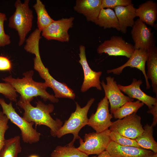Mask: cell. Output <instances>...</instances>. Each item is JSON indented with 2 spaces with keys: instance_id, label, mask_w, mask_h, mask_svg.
I'll return each mask as SVG.
<instances>
[{
  "instance_id": "6da1fadb",
  "label": "cell",
  "mask_w": 157,
  "mask_h": 157,
  "mask_svg": "<svg viewBox=\"0 0 157 157\" xmlns=\"http://www.w3.org/2000/svg\"><path fill=\"white\" fill-rule=\"evenodd\" d=\"M36 106H33L31 101L20 97L17 104L24 110L23 118L27 122H33L36 126L44 125L50 129L51 135L56 136L63 122L59 119H54L50 114L53 112L54 107L52 104H45L40 101L36 102Z\"/></svg>"
},
{
  "instance_id": "7a4b0ae2",
  "label": "cell",
  "mask_w": 157,
  "mask_h": 157,
  "mask_svg": "<svg viewBox=\"0 0 157 157\" xmlns=\"http://www.w3.org/2000/svg\"><path fill=\"white\" fill-rule=\"evenodd\" d=\"M33 71L30 70L24 73V77L21 78H15L10 76L2 79L10 84L20 94V97L23 99L31 102L34 97L40 96L45 101L48 100L53 103H57L58 98L47 91L48 87L44 82L33 80Z\"/></svg>"
},
{
  "instance_id": "3957f363",
  "label": "cell",
  "mask_w": 157,
  "mask_h": 157,
  "mask_svg": "<svg viewBox=\"0 0 157 157\" xmlns=\"http://www.w3.org/2000/svg\"><path fill=\"white\" fill-rule=\"evenodd\" d=\"M30 0H25L22 3L17 0L15 3V10L9 18L8 26L15 29L19 36L18 45H22L26 40V37L31 31L33 16L29 7Z\"/></svg>"
},
{
  "instance_id": "277c9868",
  "label": "cell",
  "mask_w": 157,
  "mask_h": 157,
  "mask_svg": "<svg viewBox=\"0 0 157 157\" xmlns=\"http://www.w3.org/2000/svg\"><path fill=\"white\" fill-rule=\"evenodd\" d=\"M95 99L91 98L86 105L81 108L77 102H76L75 111L71 113L69 118L65 122L64 124L58 131L56 136L60 138L67 134H72L74 137L69 144L73 145L76 140L81 138L79 132L82 128L88 125L89 119L87 115L90 108L93 104Z\"/></svg>"
},
{
  "instance_id": "5b68a950",
  "label": "cell",
  "mask_w": 157,
  "mask_h": 157,
  "mask_svg": "<svg viewBox=\"0 0 157 157\" xmlns=\"http://www.w3.org/2000/svg\"><path fill=\"white\" fill-rule=\"evenodd\" d=\"M0 105L3 113L20 130L22 138L24 142L32 144L39 141L41 134L33 128L34 123L28 122L21 117L13 107L12 101L8 104L3 99L0 98Z\"/></svg>"
},
{
  "instance_id": "8992f818",
  "label": "cell",
  "mask_w": 157,
  "mask_h": 157,
  "mask_svg": "<svg viewBox=\"0 0 157 157\" xmlns=\"http://www.w3.org/2000/svg\"><path fill=\"white\" fill-rule=\"evenodd\" d=\"M34 68L44 80L47 86L52 88L56 98L75 99V94L74 91L65 83L58 82L50 75L48 69L43 63L40 56H35L34 58Z\"/></svg>"
},
{
  "instance_id": "52a82bcc",
  "label": "cell",
  "mask_w": 157,
  "mask_h": 157,
  "mask_svg": "<svg viewBox=\"0 0 157 157\" xmlns=\"http://www.w3.org/2000/svg\"><path fill=\"white\" fill-rule=\"evenodd\" d=\"M109 129L100 132H93L85 134L83 140L81 138L80 146L77 149L87 155H98L106 150L111 141Z\"/></svg>"
},
{
  "instance_id": "ba28073f",
  "label": "cell",
  "mask_w": 157,
  "mask_h": 157,
  "mask_svg": "<svg viewBox=\"0 0 157 157\" xmlns=\"http://www.w3.org/2000/svg\"><path fill=\"white\" fill-rule=\"evenodd\" d=\"M109 129L133 139L137 138L144 131L141 118L135 113L113 122Z\"/></svg>"
},
{
  "instance_id": "9c48e42d",
  "label": "cell",
  "mask_w": 157,
  "mask_h": 157,
  "mask_svg": "<svg viewBox=\"0 0 157 157\" xmlns=\"http://www.w3.org/2000/svg\"><path fill=\"white\" fill-rule=\"evenodd\" d=\"M134 46L120 36H113L110 40H105L98 47V53H103L110 56H123L129 58L134 51Z\"/></svg>"
},
{
  "instance_id": "30bf717a",
  "label": "cell",
  "mask_w": 157,
  "mask_h": 157,
  "mask_svg": "<svg viewBox=\"0 0 157 157\" xmlns=\"http://www.w3.org/2000/svg\"><path fill=\"white\" fill-rule=\"evenodd\" d=\"M131 33L135 49L147 51L155 46L154 33L139 18L135 21Z\"/></svg>"
},
{
  "instance_id": "8fae6325",
  "label": "cell",
  "mask_w": 157,
  "mask_h": 157,
  "mask_svg": "<svg viewBox=\"0 0 157 157\" xmlns=\"http://www.w3.org/2000/svg\"><path fill=\"white\" fill-rule=\"evenodd\" d=\"M109 101L105 96L98 103L96 111L88 119V125L96 132H100L108 129L113 122L112 114L109 112Z\"/></svg>"
},
{
  "instance_id": "7c38bea8",
  "label": "cell",
  "mask_w": 157,
  "mask_h": 157,
  "mask_svg": "<svg viewBox=\"0 0 157 157\" xmlns=\"http://www.w3.org/2000/svg\"><path fill=\"white\" fill-rule=\"evenodd\" d=\"M74 17L63 18L54 20L42 31V35L48 40H55L61 42H68L69 40L68 33L69 29L73 25Z\"/></svg>"
},
{
  "instance_id": "4fadbf2b",
  "label": "cell",
  "mask_w": 157,
  "mask_h": 157,
  "mask_svg": "<svg viewBox=\"0 0 157 157\" xmlns=\"http://www.w3.org/2000/svg\"><path fill=\"white\" fill-rule=\"evenodd\" d=\"M106 84L103 80L101 85L110 106V112L112 114L117 109L127 102L133 101L134 99L124 95L118 86L114 78L110 76L106 77Z\"/></svg>"
},
{
  "instance_id": "5bb4252c",
  "label": "cell",
  "mask_w": 157,
  "mask_h": 157,
  "mask_svg": "<svg viewBox=\"0 0 157 157\" xmlns=\"http://www.w3.org/2000/svg\"><path fill=\"white\" fill-rule=\"evenodd\" d=\"M79 51V55L80 59L78 62L82 66L84 74L83 81L81 88V91L84 92L92 87L101 90L102 87L100 78L102 72L94 71L90 68L87 60L85 46L80 45Z\"/></svg>"
},
{
  "instance_id": "9a60e30c",
  "label": "cell",
  "mask_w": 157,
  "mask_h": 157,
  "mask_svg": "<svg viewBox=\"0 0 157 157\" xmlns=\"http://www.w3.org/2000/svg\"><path fill=\"white\" fill-rule=\"evenodd\" d=\"M147 56V51L140 49H135L129 60L125 63L116 68L108 70L107 72L108 74L112 73L114 74L119 75L126 67H129L135 68L142 72L145 80L146 89H149L151 85L147 76L145 68Z\"/></svg>"
},
{
  "instance_id": "2e32d148",
  "label": "cell",
  "mask_w": 157,
  "mask_h": 157,
  "mask_svg": "<svg viewBox=\"0 0 157 157\" xmlns=\"http://www.w3.org/2000/svg\"><path fill=\"white\" fill-rule=\"evenodd\" d=\"M142 83L141 80H137L133 78L130 85L124 86L118 84V86L121 91L129 97L137 99L147 106L149 109L157 103V97L149 96L141 90L140 86Z\"/></svg>"
},
{
  "instance_id": "e0dca14e",
  "label": "cell",
  "mask_w": 157,
  "mask_h": 157,
  "mask_svg": "<svg viewBox=\"0 0 157 157\" xmlns=\"http://www.w3.org/2000/svg\"><path fill=\"white\" fill-rule=\"evenodd\" d=\"M106 150L114 157H151L154 153L142 148L120 145L112 141Z\"/></svg>"
},
{
  "instance_id": "ac0fdd59",
  "label": "cell",
  "mask_w": 157,
  "mask_h": 157,
  "mask_svg": "<svg viewBox=\"0 0 157 157\" xmlns=\"http://www.w3.org/2000/svg\"><path fill=\"white\" fill-rule=\"evenodd\" d=\"M101 1L102 0H77L74 9L85 16L88 21L94 22L102 8Z\"/></svg>"
},
{
  "instance_id": "d6986e66",
  "label": "cell",
  "mask_w": 157,
  "mask_h": 157,
  "mask_svg": "<svg viewBox=\"0 0 157 157\" xmlns=\"http://www.w3.org/2000/svg\"><path fill=\"white\" fill-rule=\"evenodd\" d=\"M114 9L119 22L120 31L125 33L127 27H132L134 24V19L137 17L136 8L131 3L126 6L115 7Z\"/></svg>"
},
{
  "instance_id": "ffe728a7",
  "label": "cell",
  "mask_w": 157,
  "mask_h": 157,
  "mask_svg": "<svg viewBox=\"0 0 157 157\" xmlns=\"http://www.w3.org/2000/svg\"><path fill=\"white\" fill-rule=\"evenodd\" d=\"M135 13L140 21L154 27L157 18V4L152 0H148L136 8Z\"/></svg>"
},
{
  "instance_id": "44dd1931",
  "label": "cell",
  "mask_w": 157,
  "mask_h": 157,
  "mask_svg": "<svg viewBox=\"0 0 157 157\" xmlns=\"http://www.w3.org/2000/svg\"><path fill=\"white\" fill-rule=\"evenodd\" d=\"M147 71L146 73L147 78L151 81L153 92L157 97V48L155 46L147 51Z\"/></svg>"
},
{
  "instance_id": "7402d4cb",
  "label": "cell",
  "mask_w": 157,
  "mask_h": 157,
  "mask_svg": "<svg viewBox=\"0 0 157 157\" xmlns=\"http://www.w3.org/2000/svg\"><path fill=\"white\" fill-rule=\"evenodd\" d=\"M94 23L104 29L112 28L120 31L118 19L115 12L111 9L101 8Z\"/></svg>"
},
{
  "instance_id": "603a6c76",
  "label": "cell",
  "mask_w": 157,
  "mask_h": 157,
  "mask_svg": "<svg viewBox=\"0 0 157 157\" xmlns=\"http://www.w3.org/2000/svg\"><path fill=\"white\" fill-rule=\"evenodd\" d=\"M143 128V132L135 140L142 148L157 153V142L153 137V127L147 124Z\"/></svg>"
},
{
  "instance_id": "cb8c5ba5",
  "label": "cell",
  "mask_w": 157,
  "mask_h": 157,
  "mask_svg": "<svg viewBox=\"0 0 157 157\" xmlns=\"http://www.w3.org/2000/svg\"><path fill=\"white\" fill-rule=\"evenodd\" d=\"M21 151L20 137L16 136L6 139L0 150V157H18V154Z\"/></svg>"
},
{
  "instance_id": "d4e9b609",
  "label": "cell",
  "mask_w": 157,
  "mask_h": 157,
  "mask_svg": "<svg viewBox=\"0 0 157 157\" xmlns=\"http://www.w3.org/2000/svg\"><path fill=\"white\" fill-rule=\"evenodd\" d=\"M37 15L38 29L41 32L53 20L49 15L45 5L40 0H37L33 6Z\"/></svg>"
},
{
  "instance_id": "484cf974",
  "label": "cell",
  "mask_w": 157,
  "mask_h": 157,
  "mask_svg": "<svg viewBox=\"0 0 157 157\" xmlns=\"http://www.w3.org/2000/svg\"><path fill=\"white\" fill-rule=\"evenodd\" d=\"M144 104L138 100L127 102L113 113V116L115 119H122L133 113H136Z\"/></svg>"
},
{
  "instance_id": "4316f807",
  "label": "cell",
  "mask_w": 157,
  "mask_h": 157,
  "mask_svg": "<svg viewBox=\"0 0 157 157\" xmlns=\"http://www.w3.org/2000/svg\"><path fill=\"white\" fill-rule=\"evenodd\" d=\"M50 157H88V156L75 148L74 145L68 144L64 146H57Z\"/></svg>"
},
{
  "instance_id": "83f0119b",
  "label": "cell",
  "mask_w": 157,
  "mask_h": 157,
  "mask_svg": "<svg viewBox=\"0 0 157 157\" xmlns=\"http://www.w3.org/2000/svg\"><path fill=\"white\" fill-rule=\"evenodd\" d=\"M109 136L111 141L119 145L131 146L142 148L138 145L135 139L127 138L116 132L110 131Z\"/></svg>"
},
{
  "instance_id": "f1b7e54d",
  "label": "cell",
  "mask_w": 157,
  "mask_h": 157,
  "mask_svg": "<svg viewBox=\"0 0 157 157\" xmlns=\"http://www.w3.org/2000/svg\"><path fill=\"white\" fill-rule=\"evenodd\" d=\"M0 93L3 94L11 101H17V95L15 89L8 83H0Z\"/></svg>"
},
{
  "instance_id": "f546056e",
  "label": "cell",
  "mask_w": 157,
  "mask_h": 157,
  "mask_svg": "<svg viewBox=\"0 0 157 157\" xmlns=\"http://www.w3.org/2000/svg\"><path fill=\"white\" fill-rule=\"evenodd\" d=\"M7 19L5 14L0 10V47L9 44L11 43L10 37L6 34L4 30V23Z\"/></svg>"
},
{
  "instance_id": "4dcf8cb0",
  "label": "cell",
  "mask_w": 157,
  "mask_h": 157,
  "mask_svg": "<svg viewBox=\"0 0 157 157\" xmlns=\"http://www.w3.org/2000/svg\"><path fill=\"white\" fill-rule=\"evenodd\" d=\"M9 119L2 111H0V150L3 145L6 139L5 133L9 128Z\"/></svg>"
},
{
  "instance_id": "1f68e13d",
  "label": "cell",
  "mask_w": 157,
  "mask_h": 157,
  "mask_svg": "<svg viewBox=\"0 0 157 157\" xmlns=\"http://www.w3.org/2000/svg\"><path fill=\"white\" fill-rule=\"evenodd\" d=\"M132 3L131 0H102V8H114L118 6H126Z\"/></svg>"
},
{
  "instance_id": "d6a6232c",
  "label": "cell",
  "mask_w": 157,
  "mask_h": 157,
  "mask_svg": "<svg viewBox=\"0 0 157 157\" xmlns=\"http://www.w3.org/2000/svg\"><path fill=\"white\" fill-rule=\"evenodd\" d=\"M12 67V64L9 59L0 55V71H10Z\"/></svg>"
},
{
  "instance_id": "836d02e7",
  "label": "cell",
  "mask_w": 157,
  "mask_h": 157,
  "mask_svg": "<svg viewBox=\"0 0 157 157\" xmlns=\"http://www.w3.org/2000/svg\"><path fill=\"white\" fill-rule=\"evenodd\" d=\"M147 112L153 115V122L151 125L153 127L155 126L157 124V103L153 106Z\"/></svg>"
},
{
  "instance_id": "e575fe53",
  "label": "cell",
  "mask_w": 157,
  "mask_h": 157,
  "mask_svg": "<svg viewBox=\"0 0 157 157\" xmlns=\"http://www.w3.org/2000/svg\"><path fill=\"white\" fill-rule=\"evenodd\" d=\"M91 157H114L111 156L106 150L104 151L98 155L97 156Z\"/></svg>"
},
{
  "instance_id": "d590c367",
  "label": "cell",
  "mask_w": 157,
  "mask_h": 157,
  "mask_svg": "<svg viewBox=\"0 0 157 157\" xmlns=\"http://www.w3.org/2000/svg\"><path fill=\"white\" fill-rule=\"evenodd\" d=\"M28 157H39L37 155H32L29 156Z\"/></svg>"
},
{
  "instance_id": "8d00e7d4",
  "label": "cell",
  "mask_w": 157,
  "mask_h": 157,
  "mask_svg": "<svg viewBox=\"0 0 157 157\" xmlns=\"http://www.w3.org/2000/svg\"><path fill=\"white\" fill-rule=\"evenodd\" d=\"M151 157H157V153H154Z\"/></svg>"
}]
</instances>
